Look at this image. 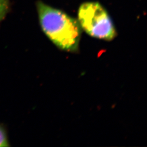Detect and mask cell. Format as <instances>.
<instances>
[{
  "mask_svg": "<svg viewBox=\"0 0 147 147\" xmlns=\"http://www.w3.org/2000/svg\"><path fill=\"white\" fill-rule=\"evenodd\" d=\"M36 8L40 25L47 38L63 51H77L82 30L78 20L41 1L36 3Z\"/></svg>",
  "mask_w": 147,
  "mask_h": 147,
  "instance_id": "obj_1",
  "label": "cell"
},
{
  "mask_svg": "<svg viewBox=\"0 0 147 147\" xmlns=\"http://www.w3.org/2000/svg\"><path fill=\"white\" fill-rule=\"evenodd\" d=\"M78 20L81 28L91 37L110 41L117 36L110 16L99 2L81 4L78 9Z\"/></svg>",
  "mask_w": 147,
  "mask_h": 147,
  "instance_id": "obj_2",
  "label": "cell"
},
{
  "mask_svg": "<svg viewBox=\"0 0 147 147\" xmlns=\"http://www.w3.org/2000/svg\"><path fill=\"white\" fill-rule=\"evenodd\" d=\"M10 8V0H0V22L8 13Z\"/></svg>",
  "mask_w": 147,
  "mask_h": 147,
  "instance_id": "obj_3",
  "label": "cell"
},
{
  "mask_svg": "<svg viewBox=\"0 0 147 147\" xmlns=\"http://www.w3.org/2000/svg\"><path fill=\"white\" fill-rule=\"evenodd\" d=\"M9 142L5 128L0 125V147H9Z\"/></svg>",
  "mask_w": 147,
  "mask_h": 147,
  "instance_id": "obj_4",
  "label": "cell"
}]
</instances>
